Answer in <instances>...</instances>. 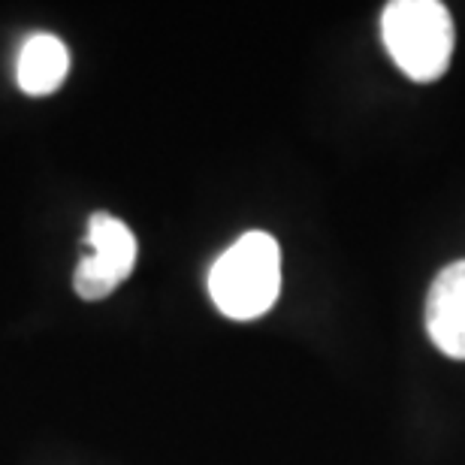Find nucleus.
<instances>
[{
    "label": "nucleus",
    "mask_w": 465,
    "mask_h": 465,
    "mask_svg": "<svg viewBox=\"0 0 465 465\" xmlns=\"http://www.w3.org/2000/svg\"><path fill=\"white\" fill-rule=\"evenodd\" d=\"M282 291V248L263 230L239 236L215 260L209 293L230 321H257L272 309Z\"/></svg>",
    "instance_id": "nucleus-1"
},
{
    "label": "nucleus",
    "mask_w": 465,
    "mask_h": 465,
    "mask_svg": "<svg viewBox=\"0 0 465 465\" xmlns=\"http://www.w3.org/2000/svg\"><path fill=\"white\" fill-rule=\"evenodd\" d=\"M381 36L396 67L414 82H435L450 67L457 31L441 0H393L381 15Z\"/></svg>",
    "instance_id": "nucleus-2"
},
{
    "label": "nucleus",
    "mask_w": 465,
    "mask_h": 465,
    "mask_svg": "<svg viewBox=\"0 0 465 465\" xmlns=\"http://www.w3.org/2000/svg\"><path fill=\"white\" fill-rule=\"evenodd\" d=\"M88 254L79 260L73 287L82 300H104L134 272L136 263V239L124 221L109 212H94L88 218Z\"/></svg>",
    "instance_id": "nucleus-3"
},
{
    "label": "nucleus",
    "mask_w": 465,
    "mask_h": 465,
    "mask_svg": "<svg viewBox=\"0 0 465 465\" xmlns=\"http://www.w3.org/2000/svg\"><path fill=\"white\" fill-rule=\"evenodd\" d=\"M426 332L444 357L465 360V260L435 275L426 293Z\"/></svg>",
    "instance_id": "nucleus-4"
},
{
    "label": "nucleus",
    "mask_w": 465,
    "mask_h": 465,
    "mask_svg": "<svg viewBox=\"0 0 465 465\" xmlns=\"http://www.w3.org/2000/svg\"><path fill=\"white\" fill-rule=\"evenodd\" d=\"M70 73V52L54 34H34L18 52L15 79L31 97H45L61 88Z\"/></svg>",
    "instance_id": "nucleus-5"
}]
</instances>
